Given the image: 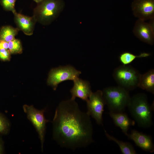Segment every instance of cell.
I'll return each instance as SVG.
<instances>
[{
	"mask_svg": "<svg viewBox=\"0 0 154 154\" xmlns=\"http://www.w3.org/2000/svg\"><path fill=\"white\" fill-rule=\"evenodd\" d=\"M81 73L72 66L68 65L52 69L49 72L47 80L48 85L56 90L60 83L68 80H74Z\"/></svg>",
	"mask_w": 154,
	"mask_h": 154,
	"instance_id": "6",
	"label": "cell"
},
{
	"mask_svg": "<svg viewBox=\"0 0 154 154\" xmlns=\"http://www.w3.org/2000/svg\"><path fill=\"white\" fill-rule=\"evenodd\" d=\"M102 92L110 112H122L127 106L131 98L128 91L118 86L106 88Z\"/></svg>",
	"mask_w": 154,
	"mask_h": 154,
	"instance_id": "3",
	"label": "cell"
},
{
	"mask_svg": "<svg viewBox=\"0 0 154 154\" xmlns=\"http://www.w3.org/2000/svg\"><path fill=\"white\" fill-rule=\"evenodd\" d=\"M33 0L37 3H38L42 2L43 0Z\"/></svg>",
	"mask_w": 154,
	"mask_h": 154,
	"instance_id": "25",
	"label": "cell"
},
{
	"mask_svg": "<svg viewBox=\"0 0 154 154\" xmlns=\"http://www.w3.org/2000/svg\"><path fill=\"white\" fill-rule=\"evenodd\" d=\"M138 87L153 94L154 93V70L152 69L141 74Z\"/></svg>",
	"mask_w": 154,
	"mask_h": 154,
	"instance_id": "15",
	"label": "cell"
},
{
	"mask_svg": "<svg viewBox=\"0 0 154 154\" xmlns=\"http://www.w3.org/2000/svg\"><path fill=\"white\" fill-rule=\"evenodd\" d=\"M10 52L8 49H0V59L3 61H8L11 58Z\"/></svg>",
	"mask_w": 154,
	"mask_h": 154,
	"instance_id": "22",
	"label": "cell"
},
{
	"mask_svg": "<svg viewBox=\"0 0 154 154\" xmlns=\"http://www.w3.org/2000/svg\"><path fill=\"white\" fill-rule=\"evenodd\" d=\"M105 135L110 140L116 143L119 146L121 152L123 154H135L136 152L134 147L130 143L119 140L112 136L109 134L104 130Z\"/></svg>",
	"mask_w": 154,
	"mask_h": 154,
	"instance_id": "16",
	"label": "cell"
},
{
	"mask_svg": "<svg viewBox=\"0 0 154 154\" xmlns=\"http://www.w3.org/2000/svg\"><path fill=\"white\" fill-rule=\"evenodd\" d=\"M3 144L0 141V154H2L3 153Z\"/></svg>",
	"mask_w": 154,
	"mask_h": 154,
	"instance_id": "24",
	"label": "cell"
},
{
	"mask_svg": "<svg viewBox=\"0 0 154 154\" xmlns=\"http://www.w3.org/2000/svg\"><path fill=\"white\" fill-rule=\"evenodd\" d=\"M24 112L27 114L28 119L35 126L38 133L41 143L42 151L46 130V123L48 121L44 115L45 110H41L35 108L33 106L25 105L23 106Z\"/></svg>",
	"mask_w": 154,
	"mask_h": 154,
	"instance_id": "7",
	"label": "cell"
},
{
	"mask_svg": "<svg viewBox=\"0 0 154 154\" xmlns=\"http://www.w3.org/2000/svg\"><path fill=\"white\" fill-rule=\"evenodd\" d=\"M86 102L87 113L95 120L98 124H102V114L106 104L102 91L98 90L92 92Z\"/></svg>",
	"mask_w": 154,
	"mask_h": 154,
	"instance_id": "8",
	"label": "cell"
},
{
	"mask_svg": "<svg viewBox=\"0 0 154 154\" xmlns=\"http://www.w3.org/2000/svg\"><path fill=\"white\" fill-rule=\"evenodd\" d=\"M109 114L116 125L119 127L126 135L128 134L129 127L135 124V121L130 119L127 114L123 112H110Z\"/></svg>",
	"mask_w": 154,
	"mask_h": 154,
	"instance_id": "14",
	"label": "cell"
},
{
	"mask_svg": "<svg viewBox=\"0 0 154 154\" xmlns=\"http://www.w3.org/2000/svg\"><path fill=\"white\" fill-rule=\"evenodd\" d=\"M64 6L61 0H43L35 8L33 16L37 21L47 25L58 16Z\"/></svg>",
	"mask_w": 154,
	"mask_h": 154,
	"instance_id": "4",
	"label": "cell"
},
{
	"mask_svg": "<svg viewBox=\"0 0 154 154\" xmlns=\"http://www.w3.org/2000/svg\"><path fill=\"white\" fill-rule=\"evenodd\" d=\"M8 42L0 40V49L3 48L8 49Z\"/></svg>",
	"mask_w": 154,
	"mask_h": 154,
	"instance_id": "23",
	"label": "cell"
},
{
	"mask_svg": "<svg viewBox=\"0 0 154 154\" xmlns=\"http://www.w3.org/2000/svg\"><path fill=\"white\" fill-rule=\"evenodd\" d=\"M11 54H20L22 53L23 48L20 40L14 38L8 42V48Z\"/></svg>",
	"mask_w": 154,
	"mask_h": 154,
	"instance_id": "19",
	"label": "cell"
},
{
	"mask_svg": "<svg viewBox=\"0 0 154 154\" xmlns=\"http://www.w3.org/2000/svg\"><path fill=\"white\" fill-rule=\"evenodd\" d=\"M90 116L82 111L75 100L61 101L53 119V137L63 147L74 150L93 142Z\"/></svg>",
	"mask_w": 154,
	"mask_h": 154,
	"instance_id": "1",
	"label": "cell"
},
{
	"mask_svg": "<svg viewBox=\"0 0 154 154\" xmlns=\"http://www.w3.org/2000/svg\"><path fill=\"white\" fill-rule=\"evenodd\" d=\"M13 14L15 21L18 28L27 35H32L35 23L37 21L34 16L28 17L18 13L16 12Z\"/></svg>",
	"mask_w": 154,
	"mask_h": 154,
	"instance_id": "13",
	"label": "cell"
},
{
	"mask_svg": "<svg viewBox=\"0 0 154 154\" xmlns=\"http://www.w3.org/2000/svg\"><path fill=\"white\" fill-rule=\"evenodd\" d=\"M9 124L7 119L0 113V133L6 134L8 132Z\"/></svg>",
	"mask_w": 154,
	"mask_h": 154,
	"instance_id": "21",
	"label": "cell"
},
{
	"mask_svg": "<svg viewBox=\"0 0 154 154\" xmlns=\"http://www.w3.org/2000/svg\"><path fill=\"white\" fill-rule=\"evenodd\" d=\"M131 7L134 16L145 21L154 18V0H134Z\"/></svg>",
	"mask_w": 154,
	"mask_h": 154,
	"instance_id": "9",
	"label": "cell"
},
{
	"mask_svg": "<svg viewBox=\"0 0 154 154\" xmlns=\"http://www.w3.org/2000/svg\"><path fill=\"white\" fill-rule=\"evenodd\" d=\"M73 81V86L70 90L72 95L70 99L75 100L78 97L86 102L92 92L89 82L78 77Z\"/></svg>",
	"mask_w": 154,
	"mask_h": 154,
	"instance_id": "11",
	"label": "cell"
},
{
	"mask_svg": "<svg viewBox=\"0 0 154 154\" xmlns=\"http://www.w3.org/2000/svg\"><path fill=\"white\" fill-rule=\"evenodd\" d=\"M127 107L135 121L139 126L146 128L152 125L153 105H149L145 94L138 93L131 97Z\"/></svg>",
	"mask_w": 154,
	"mask_h": 154,
	"instance_id": "2",
	"label": "cell"
},
{
	"mask_svg": "<svg viewBox=\"0 0 154 154\" xmlns=\"http://www.w3.org/2000/svg\"><path fill=\"white\" fill-rule=\"evenodd\" d=\"M19 30L18 28H14L11 26L2 27L0 30V40L9 42L15 38Z\"/></svg>",
	"mask_w": 154,
	"mask_h": 154,
	"instance_id": "17",
	"label": "cell"
},
{
	"mask_svg": "<svg viewBox=\"0 0 154 154\" xmlns=\"http://www.w3.org/2000/svg\"><path fill=\"white\" fill-rule=\"evenodd\" d=\"M133 140L136 145L146 151L151 153L154 151L152 139L150 136L133 130L126 135Z\"/></svg>",
	"mask_w": 154,
	"mask_h": 154,
	"instance_id": "12",
	"label": "cell"
},
{
	"mask_svg": "<svg viewBox=\"0 0 154 154\" xmlns=\"http://www.w3.org/2000/svg\"><path fill=\"white\" fill-rule=\"evenodd\" d=\"M17 0H0V3L4 9L11 11L14 13L16 12L15 8V5Z\"/></svg>",
	"mask_w": 154,
	"mask_h": 154,
	"instance_id": "20",
	"label": "cell"
},
{
	"mask_svg": "<svg viewBox=\"0 0 154 154\" xmlns=\"http://www.w3.org/2000/svg\"><path fill=\"white\" fill-rule=\"evenodd\" d=\"M140 74L132 66L123 65L114 69L113 76L119 86L129 91L138 87Z\"/></svg>",
	"mask_w": 154,
	"mask_h": 154,
	"instance_id": "5",
	"label": "cell"
},
{
	"mask_svg": "<svg viewBox=\"0 0 154 154\" xmlns=\"http://www.w3.org/2000/svg\"><path fill=\"white\" fill-rule=\"evenodd\" d=\"M134 35L141 41L152 45L154 43V27L149 23L138 19L133 30Z\"/></svg>",
	"mask_w": 154,
	"mask_h": 154,
	"instance_id": "10",
	"label": "cell"
},
{
	"mask_svg": "<svg viewBox=\"0 0 154 154\" xmlns=\"http://www.w3.org/2000/svg\"><path fill=\"white\" fill-rule=\"evenodd\" d=\"M150 54L143 52L138 55H135L129 52H124L119 55V60L123 65H127L137 58L146 57L150 56Z\"/></svg>",
	"mask_w": 154,
	"mask_h": 154,
	"instance_id": "18",
	"label": "cell"
}]
</instances>
